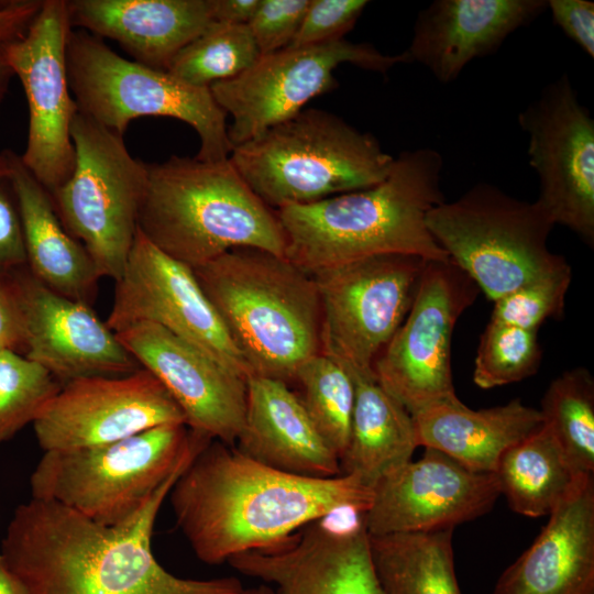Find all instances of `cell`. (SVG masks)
<instances>
[{"mask_svg":"<svg viewBox=\"0 0 594 594\" xmlns=\"http://www.w3.org/2000/svg\"><path fill=\"white\" fill-rule=\"evenodd\" d=\"M191 270L249 376L288 384L305 361L321 352L317 284L286 257L237 248Z\"/></svg>","mask_w":594,"mask_h":594,"instance_id":"obj_4","label":"cell"},{"mask_svg":"<svg viewBox=\"0 0 594 594\" xmlns=\"http://www.w3.org/2000/svg\"><path fill=\"white\" fill-rule=\"evenodd\" d=\"M310 0H261L248 24L261 55L289 46Z\"/></svg>","mask_w":594,"mask_h":594,"instance_id":"obj_38","label":"cell"},{"mask_svg":"<svg viewBox=\"0 0 594 594\" xmlns=\"http://www.w3.org/2000/svg\"><path fill=\"white\" fill-rule=\"evenodd\" d=\"M442 167L433 148L405 151L377 185L276 210L285 257L309 274L381 255L450 258L426 220L446 201Z\"/></svg>","mask_w":594,"mask_h":594,"instance_id":"obj_3","label":"cell"},{"mask_svg":"<svg viewBox=\"0 0 594 594\" xmlns=\"http://www.w3.org/2000/svg\"><path fill=\"white\" fill-rule=\"evenodd\" d=\"M24 332L16 298L7 275L0 277V352L23 353Z\"/></svg>","mask_w":594,"mask_h":594,"instance_id":"obj_41","label":"cell"},{"mask_svg":"<svg viewBox=\"0 0 594 594\" xmlns=\"http://www.w3.org/2000/svg\"><path fill=\"white\" fill-rule=\"evenodd\" d=\"M215 22L248 25L261 0H211Z\"/></svg>","mask_w":594,"mask_h":594,"instance_id":"obj_43","label":"cell"},{"mask_svg":"<svg viewBox=\"0 0 594 594\" xmlns=\"http://www.w3.org/2000/svg\"><path fill=\"white\" fill-rule=\"evenodd\" d=\"M546 9L544 0H436L418 13L405 52L410 63L449 84Z\"/></svg>","mask_w":594,"mask_h":594,"instance_id":"obj_22","label":"cell"},{"mask_svg":"<svg viewBox=\"0 0 594 594\" xmlns=\"http://www.w3.org/2000/svg\"><path fill=\"white\" fill-rule=\"evenodd\" d=\"M229 160L255 195L278 210L377 185L395 157L371 133L307 109L233 146Z\"/></svg>","mask_w":594,"mask_h":594,"instance_id":"obj_6","label":"cell"},{"mask_svg":"<svg viewBox=\"0 0 594 594\" xmlns=\"http://www.w3.org/2000/svg\"><path fill=\"white\" fill-rule=\"evenodd\" d=\"M138 228L157 249L190 268L237 248L286 254L276 210L255 195L229 158L170 156L148 164Z\"/></svg>","mask_w":594,"mask_h":594,"instance_id":"obj_5","label":"cell"},{"mask_svg":"<svg viewBox=\"0 0 594 594\" xmlns=\"http://www.w3.org/2000/svg\"><path fill=\"white\" fill-rule=\"evenodd\" d=\"M62 384L42 365L13 351L0 352V447L33 424Z\"/></svg>","mask_w":594,"mask_h":594,"instance_id":"obj_34","label":"cell"},{"mask_svg":"<svg viewBox=\"0 0 594 594\" xmlns=\"http://www.w3.org/2000/svg\"><path fill=\"white\" fill-rule=\"evenodd\" d=\"M492 594H594V479L550 515Z\"/></svg>","mask_w":594,"mask_h":594,"instance_id":"obj_23","label":"cell"},{"mask_svg":"<svg viewBox=\"0 0 594 594\" xmlns=\"http://www.w3.org/2000/svg\"><path fill=\"white\" fill-rule=\"evenodd\" d=\"M167 424L186 425V419L163 384L140 367L127 375L63 384L33 428L45 452L106 444Z\"/></svg>","mask_w":594,"mask_h":594,"instance_id":"obj_18","label":"cell"},{"mask_svg":"<svg viewBox=\"0 0 594 594\" xmlns=\"http://www.w3.org/2000/svg\"><path fill=\"white\" fill-rule=\"evenodd\" d=\"M175 521L206 564L271 548L329 515L365 513L373 488L352 474L318 479L283 472L211 440L178 476L168 496Z\"/></svg>","mask_w":594,"mask_h":594,"instance_id":"obj_1","label":"cell"},{"mask_svg":"<svg viewBox=\"0 0 594 594\" xmlns=\"http://www.w3.org/2000/svg\"><path fill=\"white\" fill-rule=\"evenodd\" d=\"M4 155H0V277L24 267L26 252L16 200L8 191Z\"/></svg>","mask_w":594,"mask_h":594,"instance_id":"obj_39","label":"cell"},{"mask_svg":"<svg viewBox=\"0 0 594 594\" xmlns=\"http://www.w3.org/2000/svg\"><path fill=\"white\" fill-rule=\"evenodd\" d=\"M3 43L4 42H0V101L4 95L6 87L8 85L10 77L14 75L11 67L9 66V64L7 63L4 58Z\"/></svg>","mask_w":594,"mask_h":594,"instance_id":"obj_45","label":"cell"},{"mask_svg":"<svg viewBox=\"0 0 594 594\" xmlns=\"http://www.w3.org/2000/svg\"><path fill=\"white\" fill-rule=\"evenodd\" d=\"M452 531L369 535L373 565L385 594H461Z\"/></svg>","mask_w":594,"mask_h":594,"instance_id":"obj_30","label":"cell"},{"mask_svg":"<svg viewBox=\"0 0 594 594\" xmlns=\"http://www.w3.org/2000/svg\"><path fill=\"white\" fill-rule=\"evenodd\" d=\"M494 475L509 507L528 517L549 516L593 476L573 466L544 422L502 455Z\"/></svg>","mask_w":594,"mask_h":594,"instance_id":"obj_29","label":"cell"},{"mask_svg":"<svg viewBox=\"0 0 594 594\" xmlns=\"http://www.w3.org/2000/svg\"><path fill=\"white\" fill-rule=\"evenodd\" d=\"M238 594H274V592L271 585L263 583L248 588L243 587Z\"/></svg>","mask_w":594,"mask_h":594,"instance_id":"obj_46","label":"cell"},{"mask_svg":"<svg viewBox=\"0 0 594 594\" xmlns=\"http://www.w3.org/2000/svg\"><path fill=\"white\" fill-rule=\"evenodd\" d=\"M258 57L248 25L213 21L173 58L167 72L188 85L209 88L237 77Z\"/></svg>","mask_w":594,"mask_h":594,"instance_id":"obj_33","label":"cell"},{"mask_svg":"<svg viewBox=\"0 0 594 594\" xmlns=\"http://www.w3.org/2000/svg\"><path fill=\"white\" fill-rule=\"evenodd\" d=\"M427 261L381 255L312 273L321 306V353L350 374H372L411 307Z\"/></svg>","mask_w":594,"mask_h":594,"instance_id":"obj_11","label":"cell"},{"mask_svg":"<svg viewBox=\"0 0 594 594\" xmlns=\"http://www.w3.org/2000/svg\"><path fill=\"white\" fill-rule=\"evenodd\" d=\"M571 280L568 266L529 282L495 300L490 321L538 331L547 319L563 315Z\"/></svg>","mask_w":594,"mask_h":594,"instance_id":"obj_36","label":"cell"},{"mask_svg":"<svg viewBox=\"0 0 594 594\" xmlns=\"http://www.w3.org/2000/svg\"><path fill=\"white\" fill-rule=\"evenodd\" d=\"M354 408L341 474L358 476L370 487L411 461L419 447L411 414L372 374H350Z\"/></svg>","mask_w":594,"mask_h":594,"instance_id":"obj_28","label":"cell"},{"mask_svg":"<svg viewBox=\"0 0 594 594\" xmlns=\"http://www.w3.org/2000/svg\"><path fill=\"white\" fill-rule=\"evenodd\" d=\"M480 292L451 258L427 261L408 314L373 364L376 381L410 414L455 395L452 334Z\"/></svg>","mask_w":594,"mask_h":594,"instance_id":"obj_13","label":"cell"},{"mask_svg":"<svg viewBox=\"0 0 594 594\" xmlns=\"http://www.w3.org/2000/svg\"><path fill=\"white\" fill-rule=\"evenodd\" d=\"M160 324L246 380L248 366L190 267L157 249L139 230L116 280L106 320L117 333L136 322Z\"/></svg>","mask_w":594,"mask_h":594,"instance_id":"obj_16","label":"cell"},{"mask_svg":"<svg viewBox=\"0 0 594 594\" xmlns=\"http://www.w3.org/2000/svg\"><path fill=\"white\" fill-rule=\"evenodd\" d=\"M294 382L300 386L298 396L308 416L340 460L348 447L354 408L352 376L320 352L299 366Z\"/></svg>","mask_w":594,"mask_h":594,"instance_id":"obj_32","label":"cell"},{"mask_svg":"<svg viewBox=\"0 0 594 594\" xmlns=\"http://www.w3.org/2000/svg\"><path fill=\"white\" fill-rule=\"evenodd\" d=\"M187 465L118 526L100 525L53 501L31 498L14 509L0 553L29 594H238L243 586L234 576L178 578L152 552L156 516Z\"/></svg>","mask_w":594,"mask_h":594,"instance_id":"obj_2","label":"cell"},{"mask_svg":"<svg viewBox=\"0 0 594 594\" xmlns=\"http://www.w3.org/2000/svg\"><path fill=\"white\" fill-rule=\"evenodd\" d=\"M66 66L78 111L100 125L122 135L140 117H170L197 132V160L229 158L232 145L227 114L209 88L188 85L166 70L125 59L84 31H70Z\"/></svg>","mask_w":594,"mask_h":594,"instance_id":"obj_9","label":"cell"},{"mask_svg":"<svg viewBox=\"0 0 594 594\" xmlns=\"http://www.w3.org/2000/svg\"><path fill=\"white\" fill-rule=\"evenodd\" d=\"M7 278L22 317V355L62 385L87 376L127 375L141 367L91 306L53 292L25 266Z\"/></svg>","mask_w":594,"mask_h":594,"instance_id":"obj_19","label":"cell"},{"mask_svg":"<svg viewBox=\"0 0 594 594\" xmlns=\"http://www.w3.org/2000/svg\"><path fill=\"white\" fill-rule=\"evenodd\" d=\"M540 413L560 447L582 474L594 473V380L584 367L554 378Z\"/></svg>","mask_w":594,"mask_h":594,"instance_id":"obj_31","label":"cell"},{"mask_svg":"<svg viewBox=\"0 0 594 594\" xmlns=\"http://www.w3.org/2000/svg\"><path fill=\"white\" fill-rule=\"evenodd\" d=\"M367 4L366 0H310L289 46H310L344 38Z\"/></svg>","mask_w":594,"mask_h":594,"instance_id":"obj_37","label":"cell"},{"mask_svg":"<svg viewBox=\"0 0 594 594\" xmlns=\"http://www.w3.org/2000/svg\"><path fill=\"white\" fill-rule=\"evenodd\" d=\"M538 331L490 321L480 338L473 382L483 389L522 381L539 369Z\"/></svg>","mask_w":594,"mask_h":594,"instance_id":"obj_35","label":"cell"},{"mask_svg":"<svg viewBox=\"0 0 594 594\" xmlns=\"http://www.w3.org/2000/svg\"><path fill=\"white\" fill-rule=\"evenodd\" d=\"M43 1H11L0 6V42L14 40L29 29Z\"/></svg>","mask_w":594,"mask_h":594,"instance_id":"obj_42","label":"cell"},{"mask_svg":"<svg viewBox=\"0 0 594 594\" xmlns=\"http://www.w3.org/2000/svg\"><path fill=\"white\" fill-rule=\"evenodd\" d=\"M411 417L419 446L483 473H494L509 448L543 425L540 410L524 405L519 398L474 410L453 395L419 408Z\"/></svg>","mask_w":594,"mask_h":594,"instance_id":"obj_27","label":"cell"},{"mask_svg":"<svg viewBox=\"0 0 594 594\" xmlns=\"http://www.w3.org/2000/svg\"><path fill=\"white\" fill-rule=\"evenodd\" d=\"M499 495L494 473L472 471L425 448L422 458L374 485L364 526L371 536L453 529L488 512Z\"/></svg>","mask_w":594,"mask_h":594,"instance_id":"obj_20","label":"cell"},{"mask_svg":"<svg viewBox=\"0 0 594 594\" xmlns=\"http://www.w3.org/2000/svg\"><path fill=\"white\" fill-rule=\"evenodd\" d=\"M72 30L67 1L45 0L24 34L3 43L29 106L28 142L20 158L50 194L69 178L75 164L70 130L78 107L66 66Z\"/></svg>","mask_w":594,"mask_h":594,"instance_id":"obj_14","label":"cell"},{"mask_svg":"<svg viewBox=\"0 0 594 594\" xmlns=\"http://www.w3.org/2000/svg\"><path fill=\"white\" fill-rule=\"evenodd\" d=\"M70 134L73 173L50 195L62 224L88 251L100 276L117 280L136 234L148 164L130 154L122 135L79 111Z\"/></svg>","mask_w":594,"mask_h":594,"instance_id":"obj_10","label":"cell"},{"mask_svg":"<svg viewBox=\"0 0 594 594\" xmlns=\"http://www.w3.org/2000/svg\"><path fill=\"white\" fill-rule=\"evenodd\" d=\"M426 220L438 244L492 301L570 266L548 248L554 223L543 209L488 183L441 202Z\"/></svg>","mask_w":594,"mask_h":594,"instance_id":"obj_8","label":"cell"},{"mask_svg":"<svg viewBox=\"0 0 594 594\" xmlns=\"http://www.w3.org/2000/svg\"><path fill=\"white\" fill-rule=\"evenodd\" d=\"M344 63L386 74L410 59L405 51L386 55L372 44L345 38L261 55L237 77L209 87L218 106L232 117L228 127L232 148L296 116L312 98L333 90L338 86L333 72Z\"/></svg>","mask_w":594,"mask_h":594,"instance_id":"obj_12","label":"cell"},{"mask_svg":"<svg viewBox=\"0 0 594 594\" xmlns=\"http://www.w3.org/2000/svg\"><path fill=\"white\" fill-rule=\"evenodd\" d=\"M547 8L563 33L594 57V3L586 0H549Z\"/></svg>","mask_w":594,"mask_h":594,"instance_id":"obj_40","label":"cell"},{"mask_svg":"<svg viewBox=\"0 0 594 594\" xmlns=\"http://www.w3.org/2000/svg\"><path fill=\"white\" fill-rule=\"evenodd\" d=\"M211 440L185 424H167L106 444L45 451L30 476L31 498L118 526Z\"/></svg>","mask_w":594,"mask_h":594,"instance_id":"obj_7","label":"cell"},{"mask_svg":"<svg viewBox=\"0 0 594 594\" xmlns=\"http://www.w3.org/2000/svg\"><path fill=\"white\" fill-rule=\"evenodd\" d=\"M0 594H29L24 584L10 570L0 553Z\"/></svg>","mask_w":594,"mask_h":594,"instance_id":"obj_44","label":"cell"},{"mask_svg":"<svg viewBox=\"0 0 594 594\" xmlns=\"http://www.w3.org/2000/svg\"><path fill=\"white\" fill-rule=\"evenodd\" d=\"M537 173L536 202L556 224L594 243V120L568 75L548 84L518 114Z\"/></svg>","mask_w":594,"mask_h":594,"instance_id":"obj_15","label":"cell"},{"mask_svg":"<svg viewBox=\"0 0 594 594\" xmlns=\"http://www.w3.org/2000/svg\"><path fill=\"white\" fill-rule=\"evenodd\" d=\"M274 594H385L374 569L364 513L315 520L277 544L227 561Z\"/></svg>","mask_w":594,"mask_h":594,"instance_id":"obj_17","label":"cell"},{"mask_svg":"<svg viewBox=\"0 0 594 594\" xmlns=\"http://www.w3.org/2000/svg\"><path fill=\"white\" fill-rule=\"evenodd\" d=\"M235 448L270 468L301 476L341 474L337 453L321 437L298 394L270 377H246V409Z\"/></svg>","mask_w":594,"mask_h":594,"instance_id":"obj_24","label":"cell"},{"mask_svg":"<svg viewBox=\"0 0 594 594\" xmlns=\"http://www.w3.org/2000/svg\"><path fill=\"white\" fill-rule=\"evenodd\" d=\"M3 155L21 218L30 273L53 292L91 306L101 278L92 257L64 228L50 193L20 156Z\"/></svg>","mask_w":594,"mask_h":594,"instance_id":"obj_26","label":"cell"},{"mask_svg":"<svg viewBox=\"0 0 594 594\" xmlns=\"http://www.w3.org/2000/svg\"><path fill=\"white\" fill-rule=\"evenodd\" d=\"M116 336L167 389L188 428L235 446L245 417V378L153 322L133 323Z\"/></svg>","mask_w":594,"mask_h":594,"instance_id":"obj_21","label":"cell"},{"mask_svg":"<svg viewBox=\"0 0 594 594\" xmlns=\"http://www.w3.org/2000/svg\"><path fill=\"white\" fill-rule=\"evenodd\" d=\"M72 29L118 42L140 64L166 70L213 22L211 0H72Z\"/></svg>","mask_w":594,"mask_h":594,"instance_id":"obj_25","label":"cell"}]
</instances>
